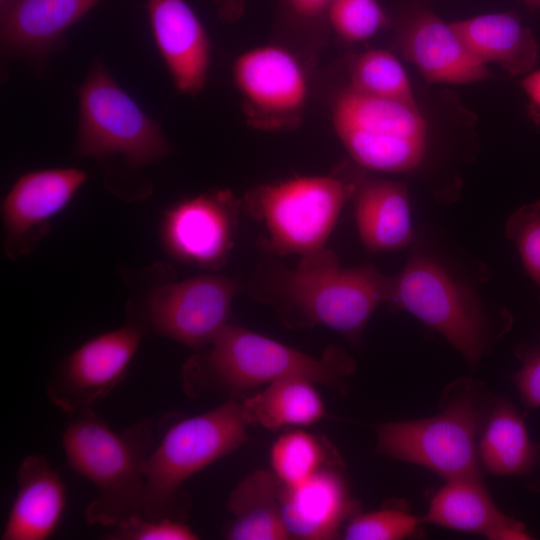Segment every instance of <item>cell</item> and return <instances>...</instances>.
Listing matches in <instances>:
<instances>
[{"label": "cell", "mask_w": 540, "mask_h": 540, "mask_svg": "<svg viewBox=\"0 0 540 540\" xmlns=\"http://www.w3.org/2000/svg\"><path fill=\"white\" fill-rule=\"evenodd\" d=\"M248 425L242 403L235 399L172 425L146 463L143 515L174 517L182 484L242 446Z\"/></svg>", "instance_id": "obj_6"}, {"label": "cell", "mask_w": 540, "mask_h": 540, "mask_svg": "<svg viewBox=\"0 0 540 540\" xmlns=\"http://www.w3.org/2000/svg\"><path fill=\"white\" fill-rule=\"evenodd\" d=\"M421 521L492 540L533 538L522 522L497 508L480 480H447L432 497Z\"/></svg>", "instance_id": "obj_20"}, {"label": "cell", "mask_w": 540, "mask_h": 540, "mask_svg": "<svg viewBox=\"0 0 540 540\" xmlns=\"http://www.w3.org/2000/svg\"><path fill=\"white\" fill-rule=\"evenodd\" d=\"M281 486L273 471L258 470L246 476L228 498L227 507L234 519L226 530V538L291 539L281 512Z\"/></svg>", "instance_id": "obj_24"}, {"label": "cell", "mask_w": 540, "mask_h": 540, "mask_svg": "<svg viewBox=\"0 0 540 540\" xmlns=\"http://www.w3.org/2000/svg\"><path fill=\"white\" fill-rule=\"evenodd\" d=\"M293 15L305 22H314L326 15L331 0H286Z\"/></svg>", "instance_id": "obj_33"}, {"label": "cell", "mask_w": 540, "mask_h": 540, "mask_svg": "<svg viewBox=\"0 0 540 540\" xmlns=\"http://www.w3.org/2000/svg\"><path fill=\"white\" fill-rule=\"evenodd\" d=\"M233 79L247 122L265 131L290 130L304 114L309 85L298 58L279 45H263L240 54Z\"/></svg>", "instance_id": "obj_11"}, {"label": "cell", "mask_w": 540, "mask_h": 540, "mask_svg": "<svg viewBox=\"0 0 540 540\" xmlns=\"http://www.w3.org/2000/svg\"><path fill=\"white\" fill-rule=\"evenodd\" d=\"M422 521L399 507L352 516L344 528L347 540H400L416 534Z\"/></svg>", "instance_id": "obj_29"}, {"label": "cell", "mask_w": 540, "mask_h": 540, "mask_svg": "<svg viewBox=\"0 0 540 540\" xmlns=\"http://www.w3.org/2000/svg\"><path fill=\"white\" fill-rule=\"evenodd\" d=\"M324 453L318 439L305 431L281 435L270 450L273 473L284 486L300 484L321 469Z\"/></svg>", "instance_id": "obj_27"}, {"label": "cell", "mask_w": 540, "mask_h": 540, "mask_svg": "<svg viewBox=\"0 0 540 540\" xmlns=\"http://www.w3.org/2000/svg\"><path fill=\"white\" fill-rule=\"evenodd\" d=\"M270 262L257 270L251 294L290 326L323 325L357 339L376 308L391 298L393 277L370 263L341 268L326 247L301 255L293 269Z\"/></svg>", "instance_id": "obj_1"}, {"label": "cell", "mask_w": 540, "mask_h": 540, "mask_svg": "<svg viewBox=\"0 0 540 540\" xmlns=\"http://www.w3.org/2000/svg\"><path fill=\"white\" fill-rule=\"evenodd\" d=\"M152 34L179 92L196 95L204 87L211 46L198 16L185 0H147Z\"/></svg>", "instance_id": "obj_16"}, {"label": "cell", "mask_w": 540, "mask_h": 540, "mask_svg": "<svg viewBox=\"0 0 540 540\" xmlns=\"http://www.w3.org/2000/svg\"><path fill=\"white\" fill-rule=\"evenodd\" d=\"M521 87L529 100L528 114L540 125V69L528 73L521 81Z\"/></svg>", "instance_id": "obj_34"}, {"label": "cell", "mask_w": 540, "mask_h": 540, "mask_svg": "<svg viewBox=\"0 0 540 540\" xmlns=\"http://www.w3.org/2000/svg\"><path fill=\"white\" fill-rule=\"evenodd\" d=\"M87 173L77 168H54L25 173L3 200L1 213L6 254L15 259L28 254L85 183Z\"/></svg>", "instance_id": "obj_14"}, {"label": "cell", "mask_w": 540, "mask_h": 540, "mask_svg": "<svg viewBox=\"0 0 540 540\" xmlns=\"http://www.w3.org/2000/svg\"><path fill=\"white\" fill-rule=\"evenodd\" d=\"M482 467L496 476L540 482V444L528 433L523 417L506 399L494 400L478 442Z\"/></svg>", "instance_id": "obj_23"}, {"label": "cell", "mask_w": 540, "mask_h": 540, "mask_svg": "<svg viewBox=\"0 0 540 540\" xmlns=\"http://www.w3.org/2000/svg\"><path fill=\"white\" fill-rule=\"evenodd\" d=\"M494 400L485 386L460 378L446 386L440 411L427 418L376 426V450L447 480L482 481L477 439Z\"/></svg>", "instance_id": "obj_4"}, {"label": "cell", "mask_w": 540, "mask_h": 540, "mask_svg": "<svg viewBox=\"0 0 540 540\" xmlns=\"http://www.w3.org/2000/svg\"><path fill=\"white\" fill-rule=\"evenodd\" d=\"M109 540H196L198 534L175 517L148 518L134 516L105 535Z\"/></svg>", "instance_id": "obj_31"}, {"label": "cell", "mask_w": 540, "mask_h": 540, "mask_svg": "<svg viewBox=\"0 0 540 540\" xmlns=\"http://www.w3.org/2000/svg\"><path fill=\"white\" fill-rule=\"evenodd\" d=\"M78 157L122 156L142 166L170 151L160 126L95 62L79 92Z\"/></svg>", "instance_id": "obj_9"}, {"label": "cell", "mask_w": 540, "mask_h": 540, "mask_svg": "<svg viewBox=\"0 0 540 540\" xmlns=\"http://www.w3.org/2000/svg\"><path fill=\"white\" fill-rule=\"evenodd\" d=\"M61 441L69 466L96 490L84 510L88 524L114 528L143 514L146 463L155 447L150 419L116 432L86 408L68 423Z\"/></svg>", "instance_id": "obj_2"}, {"label": "cell", "mask_w": 540, "mask_h": 540, "mask_svg": "<svg viewBox=\"0 0 540 540\" xmlns=\"http://www.w3.org/2000/svg\"><path fill=\"white\" fill-rule=\"evenodd\" d=\"M12 0H0V13L3 12Z\"/></svg>", "instance_id": "obj_37"}, {"label": "cell", "mask_w": 540, "mask_h": 540, "mask_svg": "<svg viewBox=\"0 0 540 540\" xmlns=\"http://www.w3.org/2000/svg\"><path fill=\"white\" fill-rule=\"evenodd\" d=\"M240 206L241 201L228 190L179 202L164 218L166 247L179 260L219 269L233 248Z\"/></svg>", "instance_id": "obj_13"}, {"label": "cell", "mask_w": 540, "mask_h": 540, "mask_svg": "<svg viewBox=\"0 0 540 540\" xmlns=\"http://www.w3.org/2000/svg\"><path fill=\"white\" fill-rule=\"evenodd\" d=\"M100 0H12L0 13L1 43L22 57H43L59 46L65 31Z\"/></svg>", "instance_id": "obj_19"}, {"label": "cell", "mask_w": 540, "mask_h": 540, "mask_svg": "<svg viewBox=\"0 0 540 540\" xmlns=\"http://www.w3.org/2000/svg\"><path fill=\"white\" fill-rule=\"evenodd\" d=\"M332 125L360 166L402 173L417 168L427 148V123L417 105L357 92L348 86L335 98Z\"/></svg>", "instance_id": "obj_8"}, {"label": "cell", "mask_w": 540, "mask_h": 540, "mask_svg": "<svg viewBox=\"0 0 540 540\" xmlns=\"http://www.w3.org/2000/svg\"><path fill=\"white\" fill-rule=\"evenodd\" d=\"M145 334L130 321L84 342L53 373L46 387L50 402L66 413L91 408L124 380Z\"/></svg>", "instance_id": "obj_12"}, {"label": "cell", "mask_w": 540, "mask_h": 540, "mask_svg": "<svg viewBox=\"0 0 540 540\" xmlns=\"http://www.w3.org/2000/svg\"><path fill=\"white\" fill-rule=\"evenodd\" d=\"M18 489L1 540H46L58 529L66 507V487L47 458L27 455L17 471Z\"/></svg>", "instance_id": "obj_17"}, {"label": "cell", "mask_w": 540, "mask_h": 540, "mask_svg": "<svg viewBox=\"0 0 540 540\" xmlns=\"http://www.w3.org/2000/svg\"><path fill=\"white\" fill-rule=\"evenodd\" d=\"M326 17L334 32L347 42L364 41L390 25L377 0H331Z\"/></svg>", "instance_id": "obj_28"}, {"label": "cell", "mask_w": 540, "mask_h": 540, "mask_svg": "<svg viewBox=\"0 0 540 540\" xmlns=\"http://www.w3.org/2000/svg\"><path fill=\"white\" fill-rule=\"evenodd\" d=\"M521 368L512 376L525 408H540V347L520 351Z\"/></svg>", "instance_id": "obj_32"}, {"label": "cell", "mask_w": 540, "mask_h": 540, "mask_svg": "<svg viewBox=\"0 0 540 540\" xmlns=\"http://www.w3.org/2000/svg\"><path fill=\"white\" fill-rule=\"evenodd\" d=\"M315 382L302 376L273 381L242 403L249 424L267 429L309 426L325 416V406Z\"/></svg>", "instance_id": "obj_25"}, {"label": "cell", "mask_w": 540, "mask_h": 540, "mask_svg": "<svg viewBox=\"0 0 540 540\" xmlns=\"http://www.w3.org/2000/svg\"><path fill=\"white\" fill-rule=\"evenodd\" d=\"M348 87L374 97L417 105L408 75L399 59L384 49H369L349 66Z\"/></svg>", "instance_id": "obj_26"}, {"label": "cell", "mask_w": 540, "mask_h": 540, "mask_svg": "<svg viewBox=\"0 0 540 540\" xmlns=\"http://www.w3.org/2000/svg\"><path fill=\"white\" fill-rule=\"evenodd\" d=\"M403 57L429 83L469 84L491 77L486 65L466 48L458 34L428 10L411 14L399 34Z\"/></svg>", "instance_id": "obj_15"}, {"label": "cell", "mask_w": 540, "mask_h": 540, "mask_svg": "<svg viewBox=\"0 0 540 540\" xmlns=\"http://www.w3.org/2000/svg\"><path fill=\"white\" fill-rule=\"evenodd\" d=\"M450 25L485 65L496 62L515 76L530 73L537 63L539 46L532 30L512 14H485Z\"/></svg>", "instance_id": "obj_22"}, {"label": "cell", "mask_w": 540, "mask_h": 540, "mask_svg": "<svg viewBox=\"0 0 540 540\" xmlns=\"http://www.w3.org/2000/svg\"><path fill=\"white\" fill-rule=\"evenodd\" d=\"M505 235L516 246L526 272L540 289V201L511 214Z\"/></svg>", "instance_id": "obj_30"}, {"label": "cell", "mask_w": 540, "mask_h": 540, "mask_svg": "<svg viewBox=\"0 0 540 540\" xmlns=\"http://www.w3.org/2000/svg\"><path fill=\"white\" fill-rule=\"evenodd\" d=\"M393 278L388 303L444 336L472 367L511 325L495 322L472 290L425 253L414 252Z\"/></svg>", "instance_id": "obj_5"}, {"label": "cell", "mask_w": 540, "mask_h": 540, "mask_svg": "<svg viewBox=\"0 0 540 540\" xmlns=\"http://www.w3.org/2000/svg\"><path fill=\"white\" fill-rule=\"evenodd\" d=\"M279 499L291 538L304 540L336 538L355 507L341 475L325 468L300 484L282 485Z\"/></svg>", "instance_id": "obj_18"}, {"label": "cell", "mask_w": 540, "mask_h": 540, "mask_svg": "<svg viewBox=\"0 0 540 540\" xmlns=\"http://www.w3.org/2000/svg\"><path fill=\"white\" fill-rule=\"evenodd\" d=\"M239 280L200 275L155 288L141 318L132 322L144 331L175 340L197 352L208 347L228 325Z\"/></svg>", "instance_id": "obj_10"}, {"label": "cell", "mask_w": 540, "mask_h": 540, "mask_svg": "<svg viewBox=\"0 0 540 540\" xmlns=\"http://www.w3.org/2000/svg\"><path fill=\"white\" fill-rule=\"evenodd\" d=\"M352 200L358 233L368 251L397 250L413 241L404 183L383 179L359 181Z\"/></svg>", "instance_id": "obj_21"}, {"label": "cell", "mask_w": 540, "mask_h": 540, "mask_svg": "<svg viewBox=\"0 0 540 540\" xmlns=\"http://www.w3.org/2000/svg\"><path fill=\"white\" fill-rule=\"evenodd\" d=\"M190 359L183 371L188 392L204 387L241 391L290 376L342 390L355 361L341 348L330 346L319 358L271 338L228 324L206 347Z\"/></svg>", "instance_id": "obj_3"}, {"label": "cell", "mask_w": 540, "mask_h": 540, "mask_svg": "<svg viewBox=\"0 0 540 540\" xmlns=\"http://www.w3.org/2000/svg\"><path fill=\"white\" fill-rule=\"evenodd\" d=\"M525 5L531 10H537L540 8V0H523Z\"/></svg>", "instance_id": "obj_36"}, {"label": "cell", "mask_w": 540, "mask_h": 540, "mask_svg": "<svg viewBox=\"0 0 540 540\" xmlns=\"http://www.w3.org/2000/svg\"><path fill=\"white\" fill-rule=\"evenodd\" d=\"M356 185L333 175L299 176L252 188L242 206L265 226L270 254L301 256L326 247Z\"/></svg>", "instance_id": "obj_7"}, {"label": "cell", "mask_w": 540, "mask_h": 540, "mask_svg": "<svg viewBox=\"0 0 540 540\" xmlns=\"http://www.w3.org/2000/svg\"><path fill=\"white\" fill-rule=\"evenodd\" d=\"M217 9L219 18L225 22L238 20L244 10L242 0H211Z\"/></svg>", "instance_id": "obj_35"}]
</instances>
